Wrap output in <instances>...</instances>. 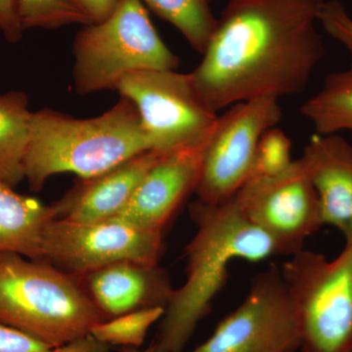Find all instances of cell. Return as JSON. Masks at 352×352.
<instances>
[{"label":"cell","mask_w":352,"mask_h":352,"mask_svg":"<svg viewBox=\"0 0 352 352\" xmlns=\"http://www.w3.org/2000/svg\"><path fill=\"white\" fill-rule=\"evenodd\" d=\"M324 1H229L190 73L208 107L302 92L325 54L316 29Z\"/></svg>","instance_id":"6da1fadb"},{"label":"cell","mask_w":352,"mask_h":352,"mask_svg":"<svg viewBox=\"0 0 352 352\" xmlns=\"http://www.w3.org/2000/svg\"><path fill=\"white\" fill-rule=\"evenodd\" d=\"M189 214L197 231L185 250L186 281L173 291L164 309L152 344L154 352L183 351L226 287L232 261L259 263L283 256L272 238L245 219L235 197L220 204L197 199L190 205Z\"/></svg>","instance_id":"7a4b0ae2"},{"label":"cell","mask_w":352,"mask_h":352,"mask_svg":"<svg viewBox=\"0 0 352 352\" xmlns=\"http://www.w3.org/2000/svg\"><path fill=\"white\" fill-rule=\"evenodd\" d=\"M145 151L138 109L126 97L91 119L43 108L32 113L25 179L31 191L39 192L52 175L94 177Z\"/></svg>","instance_id":"3957f363"},{"label":"cell","mask_w":352,"mask_h":352,"mask_svg":"<svg viewBox=\"0 0 352 352\" xmlns=\"http://www.w3.org/2000/svg\"><path fill=\"white\" fill-rule=\"evenodd\" d=\"M106 320L82 277L46 259L0 254V323L55 349Z\"/></svg>","instance_id":"277c9868"},{"label":"cell","mask_w":352,"mask_h":352,"mask_svg":"<svg viewBox=\"0 0 352 352\" xmlns=\"http://www.w3.org/2000/svg\"><path fill=\"white\" fill-rule=\"evenodd\" d=\"M73 53L74 88L80 95L116 90L133 72L179 65L140 0H120L107 19L85 25L76 34Z\"/></svg>","instance_id":"5b68a950"},{"label":"cell","mask_w":352,"mask_h":352,"mask_svg":"<svg viewBox=\"0 0 352 352\" xmlns=\"http://www.w3.org/2000/svg\"><path fill=\"white\" fill-rule=\"evenodd\" d=\"M295 305L302 352L352 351V241L333 261L302 251L282 264Z\"/></svg>","instance_id":"8992f818"},{"label":"cell","mask_w":352,"mask_h":352,"mask_svg":"<svg viewBox=\"0 0 352 352\" xmlns=\"http://www.w3.org/2000/svg\"><path fill=\"white\" fill-rule=\"evenodd\" d=\"M116 90L138 109L149 150L168 154L205 144L214 133L219 117L201 98L190 74L133 72Z\"/></svg>","instance_id":"52a82bcc"},{"label":"cell","mask_w":352,"mask_h":352,"mask_svg":"<svg viewBox=\"0 0 352 352\" xmlns=\"http://www.w3.org/2000/svg\"><path fill=\"white\" fill-rule=\"evenodd\" d=\"M300 321L276 264L258 273L239 307L191 352H296Z\"/></svg>","instance_id":"ba28073f"},{"label":"cell","mask_w":352,"mask_h":352,"mask_svg":"<svg viewBox=\"0 0 352 352\" xmlns=\"http://www.w3.org/2000/svg\"><path fill=\"white\" fill-rule=\"evenodd\" d=\"M163 239V231L116 219L78 222L54 219L44 231L43 259L65 272L85 276L120 261L159 264Z\"/></svg>","instance_id":"9c48e42d"},{"label":"cell","mask_w":352,"mask_h":352,"mask_svg":"<svg viewBox=\"0 0 352 352\" xmlns=\"http://www.w3.org/2000/svg\"><path fill=\"white\" fill-rule=\"evenodd\" d=\"M272 95L240 102L219 117L195 189L198 200L220 204L234 198L251 170L261 135L282 119Z\"/></svg>","instance_id":"30bf717a"},{"label":"cell","mask_w":352,"mask_h":352,"mask_svg":"<svg viewBox=\"0 0 352 352\" xmlns=\"http://www.w3.org/2000/svg\"><path fill=\"white\" fill-rule=\"evenodd\" d=\"M235 200L283 256L302 251L305 240L323 226L318 195L300 159L281 175L245 180Z\"/></svg>","instance_id":"8fae6325"},{"label":"cell","mask_w":352,"mask_h":352,"mask_svg":"<svg viewBox=\"0 0 352 352\" xmlns=\"http://www.w3.org/2000/svg\"><path fill=\"white\" fill-rule=\"evenodd\" d=\"M208 142L163 155L144 176L126 207L111 219L164 231L188 194L195 191Z\"/></svg>","instance_id":"7c38bea8"},{"label":"cell","mask_w":352,"mask_h":352,"mask_svg":"<svg viewBox=\"0 0 352 352\" xmlns=\"http://www.w3.org/2000/svg\"><path fill=\"white\" fill-rule=\"evenodd\" d=\"M163 155L149 150L101 175L80 178L53 204L55 217L78 222L113 219L126 207L144 176Z\"/></svg>","instance_id":"4fadbf2b"},{"label":"cell","mask_w":352,"mask_h":352,"mask_svg":"<svg viewBox=\"0 0 352 352\" xmlns=\"http://www.w3.org/2000/svg\"><path fill=\"white\" fill-rule=\"evenodd\" d=\"M80 277L107 320L145 308L166 309L175 291L159 264L120 261Z\"/></svg>","instance_id":"5bb4252c"},{"label":"cell","mask_w":352,"mask_h":352,"mask_svg":"<svg viewBox=\"0 0 352 352\" xmlns=\"http://www.w3.org/2000/svg\"><path fill=\"white\" fill-rule=\"evenodd\" d=\"M300 160L318 195L323 226L352 241V145L338 134L316 133Z\"/></svg>","instance_id":"9a60e30c"},{"label":"cell","mask_w":352,"mask_h":352,"mask_svg":"<svg viewBox=\"0 0 352 352\" xmlns=\"http://www.w3.org/2000/svg\"><path fill=\"white\" fill-rule=\"evenodd\" d=\"M54 219L52 205L16 193L0 179V254L14 252L43 259L44 231Z\"/></svg>","instance_id":"2e32d148"},{"label":"cell","mask_w":352,"mask_h":352,"mask_svg":"<svg viewBox=\"0 0 352 352\" xmlns=\"http://www.w3.org/2000/svg\"><path fill=\"white\" fill-rule=\"evenodd\" d=\"M32 116L25 92L0 94V179L13 188L25 179Z\"/></svg>","instance_id":"e0dca14e"},{"label":"cell","mask_w":352,"mask_h":352,"mask_svg":"<svg viewBox=\"0 0 352 352\" xmlns=\"http://www.w3.org/2000/svg\"><path fill=\"white\" fill-rule=\"evenodd\" d=\"M300 112L317 134L352 133V76L346 72L328 76L323 88L303 104Z\"/></svg>","instance_id":"ac0fdd59"},{"label":"cell","mask_w":352,"mask_h":352,"mask_svg":"<svg viewBox=\"0 0 352 352\" xmlns=\"http://www.w3.org/2000/svg\"><path fill=\"white\" fill-rule=\"evenodd\" d=\"M160 18L175 25L191 47L203 53L217 19L208 0H140Z\"/></svg>","instance_id":"d6986e66"},{"label":"cell","mask_w":352,"mask_h":352,"mask_svg":"<svg viewBox=\"0 0 352 352\" xmlns=\"http://www.w3.org/2000/svg\"><path fill=\"white\" fill-rule=\"evenodd\" d=\"M164 314V307L136 310L97 324L90 333L109 346L139 349L144 342L149 329L161 320Z\"/></svg>","instance_id":"ffe728a7"},{"label":"cell","mask_w":352,"mask_h":352,"mask_svg":"<svg viewBox=\"0 0 352 352\" xmlns=\"http://www.w3.org/2000/svg\"><path fill=\"white\" fill-rule=\"evenodd\" d=\"M23 29L53 30L92 24L72 0H15Z\"/></svg>","instance_id":"44dd1931"},{"label":"cell","mask_w":352,"mask_h":352,"mask_svg":"<svg viewBox=\"0 0 352 352\" xmlns=\"http://www.w3.org/2000/svg\"><path fill=\"white\" fill-rule=\"evenodd\" d=\"M291 151V140L283 131L277 127L268 129L259 139L247 179L281 175L294 163Z\"/></svg>","instance_id":"7402d4cb"},{"label":"cell","mask_w":352,"mask_h":352,"mask_svg":"<svg viewBox=\"0 0 352 352\" xmlns=\"http://www.w3.org/2000/svg\"><path fill=\"white\" fill-rule=\"evenodd\" d=\"M318 23L328 34L342 43L351 53V67L346 73L352 76V18L346 9L338 0L324 1L319 12Z\"/></svg>","instance_id":"603a6c76"},{"label":"cell","mask_w":352,"mask_h":352,"mask_svg":"<svg viewBox=\"0 0 352 352\" xmlns=\"http://www.w3.org/2000/svg\"><path fill=\"white\" fill-rule=\"evenodd\" d=\"M52 349L41 340L0 323V352H51Z\"/></svg>","instance_id":"cb8c5ba5"},{"label":"cell","mask_w":352,"mask_h":352,"mask_svg":"<svg viewBox=\"0 0 352 352\" xmlns=\"http://www.w3.org/2000/svg\"><path fill=\"white\" fill-rule=\"evenodd\" d=\"M0 32L9 43H18L23 39L25 30L15 0H0Z\"/></svg>","instance_id":"d4e9b609"},{"label":"cell","mask_w":352,"mask_h":352,"mask_svg":"<svg viewBox=\"0 0 352 352\" xmlns=\"http://www.w3.org/2000/svg\"><path fill=\"white\" fill-rule=\"evenodd\" d=\"M76 6L89 18L91 23H100L107 19L120 0H72Z\"/></svg>","instance_id":"484cf974"},{"label":"cell","mask_w":352,"mask_h":352,"mask_svg":"<svg viewBox=\"0 0 352 352\" xmlns=\"http://www.w3.org/2000/svg\"><path fill=\"white\" fill-rule=\"evenodd\" d=\"M51 352H110V346L88 333L63 346L55 347Z\"/></svg>","instance_id":"4316f807"},{"label":"cell","mask_w":352,"mask_h":352,"mask_svg":"<svg viewBox=\"0 0 352 352\" xmlns=\"http://www.w3.org/2000/svg\"><path fill=\"white\" fill-rule=\"evenodd\" d=\"M120 352H154V347H153L152 344L148 349H144V351H141V349H135V347H129V346H122L119 349Z\"/></svg>","instance_id":"83f0119b"},{"label":"cell","mask_w":352,"mask_h":352,"mask_svg":"<svg viewBox=\"0 0 352 352\" xmlns=\"http://www.w3.org/2000/svg\"><path fill=\"white\" fill-rule=\"evenodd\" d=\"M208 2L212 1V0H208ZM229 1H232V0H229Z\"/></svg>","instance_id":"f1b7e54d"},{"label":"cell","mask_w":352,"mask_h":352,"mask_svg":"<svg viewBox=\"0 0 352 352\" xmlns=\"http://www.w3.org/2000/svg\"><path fill=\"white\" fill-rule=\"evenodd\" d=\"M352 352V351H351Z\"/></svg>","instance_id":"f546056e"}]
</instances>
